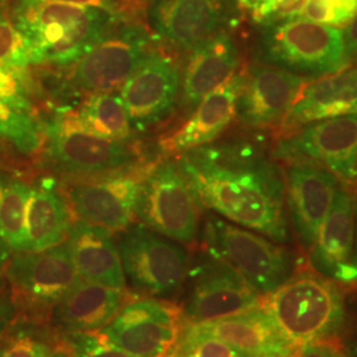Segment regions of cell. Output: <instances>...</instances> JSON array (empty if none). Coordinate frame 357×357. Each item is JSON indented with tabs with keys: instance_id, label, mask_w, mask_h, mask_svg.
Here are the masks:
<instances>
[{
	"instance_id": "6da1fadb",
	"label": "cell",
	"mask_w": 357,
	"mask_h": 357,
	"mask_svg": "<svg viewBox=\"0 0 357 357\" xmlns=\"http://www.w3.org/2000/svg\"><path fill=\"white\" fill-rule=\"evenodd\" d=\"M175 162L200 204L275 243L287 241L283 171L255 144H208Z\"/></svg>"
},
{
	"instance_id": "7a4b0ae2",
	"label": "cell",
	"mask_w": 357,
	"mask_h": 357,
	"mask_svg": "<svg viewBox=\"0 0 357 357\" xmlns=\"http://www.w3.org/2000/svg\"><path fill=\"white\" fill-rule=\"evenodd\" d=\"M13 24L31 43L38 64L70 66L123 22L97 8L57 0H15Z\"/></svg>"
},
{
	"instance_id": "3957f363",
	"label": "cell",
	"mask_w": 357,
	"mask_h": 357,
	"mask_svg": "<svg viewBox=\"0 0 357 357\" xmlns=\"http://www.w3.org/2000/svg\"><path fill=\"white\" fill-rule=\"evenodd\" d=\"M261 307L294 347L335 337L344 323V294L319 273L293 274Z\"/></svg>"
},
{
	"instance_id": "277c9868",
	"label": "cell",
	"mask_w": 357,
	"mask_h": 357,
	"mask_svg": "<svg viewBox=\"0 0 357 357\" xmlns=\"http://www.w3.org/2000/svg\"><path fill=\"white\" fill-rule=\"evenodd\" d=\"M160 158L94 176L65 178L60 190L78 221L107 230L123 231L137 216L142 187Z\"/></svg>"
},
{
	"instance_id": "5b68a950",
	"label": "cell",
	"mask_w": 357,
	"mask_h": 357,
	"mask_svg": "<svg viewBox=\"0 0 357 357\" xmlns=\"http://www.w3.org/2000/svg\"><path fill=\"white\" fill-rule=\"evenodd\" d=\"M262 63L302 77H324L349 66L343 31L294 17L268 24L261 36Z\"/></svg>"
},
{
	"instance_id": "8992f818",
	"label": "cell",
	"mask_w": 357,
	"mask_h": 357,
	"mask_svg": "<svg viewBox=\"0 0 357 357\" xmlns=\"http://www.w3.org/2000/svg\"><path fill=\"white\" fill-rule=\"evenodd\" d=\"M205 252L236 268L259 294L271 293L294 274L295 261L287 249L255 231L208 216Z\"/></svg>"
},
{
	"instance_id": "52a82bcc",
	"label": "cell",
	"mask_w": 357,
	"mask_h": 357,
	"mask_svg": "<svg viewBox=\"0 0 357 357\" xmlns=\"http://www.w3.org/2000/svg\"><path fill=\"white\" fill-rule=\"evenodd\" d=\"M118 252L130 289L149 296L178 293L188 275V255L184 248L143 224L122 231Z\"/></svg>"
},
{
	"instance_id": "ba28073f",
	"label": "cell",
	"mask_w": 357,
	"mask_h": 357,
	"mask_svg": "<svg viewBox=\"0 0 357 357\" xmlns=\"http://www.w3.org/2000/svg\"><path fill=\"white\" fill-rule=\"evenodd\" d=\"M200 206L176 162L160 158L142 187L137 217L158 234L191 245L199 231Z\"/></svg>"
},
{
	"instance_id": "9c48e42d",
	"label": "cell",
	"mask_w": 357,
	"mask_h": 357,
	"mask_svg": "<svg viewBox=\"0 0 357 357\" xmlns=\"http://www.w3.org/2000/svg\"><path fill=\"white\" fill-rule=\"evenodd\" d=\"M44 137L48 158L65 178L101 175L139 160L126 142L103 139L84 130L70 110L54 115Z\"/></svg>"
},
{
	"instance_id": "30bf717a",
	"label": "cell",
	"mask_w": 357,
	"mask_h": 357,
	"mask_svg": "<svg viewBox=\"0 0 357 357\" xmlns=\"http://www.w3.org/2000/svg\"><path fill=\"white\" fill-rule=\"evenodd\" d=\"M116 24L69 66L66 79L75 89L88 94L119 89L151 54V41L143 28Z\"/></svg>"
},
{
	"instance_id": "8fae6325",
	"label": "cell",
	"mask_w": 357,
	"mask_h": 357,
	"mask_svg": "<svg viewBox=\"0 0 357 357\" xmlns=\"http://www.w3.org/2000/svg\"><path fill=\"white\" fill-rule=\"evenodd\" d=\"M187 321L176 305L156 298L128 301L101 331L132 357H165L183 336Z\"/></svg>"
},
{
	"instance_id": "7c38bea8",
	"label": "cell",
	"mask_w": 357,
	"mask_h": 357,
	"mask_svg": "<svg viewBox=\"0 0 357 357\" xmlns=\"http://www.w3.org/2000/svg\"><path fill=\"white\" fill-rule=\"evenodd\" d=\"M4 274L15 301L38 320L81 281L66 241L41 252L15 253L4 266Z\"/></svg>"
},
{
	"instance_id": "4fadbf2b",
	"label": "cell",
	"mask_w": 357,
	"mask_h": 357,
	"mask_svg": "<svg viewBox=\"0 0 357 357\" xmlns=\"http://www.w3.org/2000/svg\"><path fill=\"white\" fill-rule=\"evenodd\" d=\"M274 156L326 168L337 180H357V114L306 123L278 142Z\"/></svg>"
},
{
	"instance_id": "5bb4252c",
	"label": "cell",
	"mask_w": 357,
	"mask_h": 357,
	"mask_svg": "<svg viewBox=\"0 0 357 357\" xmlns=\"http://www.w3.org/2000/svg\"><path fill=\"white\" fill-rule=\"evenodd\" d=\"M191 273L193 284L183 307L188 324H203L259 306V293L236 268L217 257L208 255Z\"/></svg>"
},
{
	"instance_id": "9a60e30c",
	"label": "cell",
	"mask_w": 357,
	"mask_h": 357,
	"mask_svg": "<svg viewBox=\"0 0 357 357\" xmlns=\"http://www.w3.org/2000/svg\"><path fill=\"white\" fill-rule=\"evenodd\" d=\"M181 72L174 57L153 51L119 88L132 128L151 126L165 118L176 102Z\"/></svg>"
},
{
	"instance_id": "2e32d148",
	"label": "cell",
	"mask_w": 357,
	"mask_h": 357,
	"mask_svg": "<svg viewBox=\"0 0 357 357\" xmlns=\"http://www.w3.org/2000/svg\"><path fill=\"white\" fill-rule=\"evenodd\" d=\"M305 79L306 77L274 65L262 63L250 66L243 73L236 118L248 128H270L282 123L306 85Z\"/></svg>"
},
{
	"instance_id": "e0dca14e",
	"label": "cell",
	"mask_w": 357,
	"mask_h": 357,
	"mask_svg": "<svg viewBox=\"0 0 357 357\" xmlns=\"http://www.w3.org/2000/svg\"><path fill=\"white\" fill-rule=\"evenodd\" d=\"M355 205L356 199L339 187L331 209L310 249V265L317 273L340 283H356L355 258Z\"/></svg>"
},
{
	"instance_id": "ac0fdd59",
	"label": "cell",
	"mask_w": 357,
	"mask_h": 357,
	"mask_svg": "<svg viewBox=\"0 0 357 357\" xmlns=\"http://www.w3.org/2000/svg\"><path fill=\"white\" fill-rule=\"evenodd\" d=\"M284 181L294 230L302 246L310 250L331 209L339 188L337 178L318 165L290 162Z\"/></svg>"
},
{
	"instance_id": "d6986e66",
	"label": "cell",
	"mask_w": 357,
	"mask_h": 357,
	"mask_svg": "<svg viewBox=\"0 0 357 357\" xmlns=\"http://www.w3.org/2000/svg\"><path fill=\"white\" fill-rule=\"evenodd\" d=\"M227 15V0H151L147 10L153 32L188 51L221 32Z\"/></svg>"
},
{
	"instance_id": "ffe728a7",
	"label": "cell",
	"mask_w": 357,
	"mask_h": 357,
	"mask_svg": "<svg viewBox=\"0 0 357 357\" xmlns=\"http://www.w3.org/2000/svg\"><path fill=\"white\" fill-rule=\"evenodd\" d=\"M243 86V73H236L197 103L185 123L159 142L160 153L178 156L208 146L229 128L237 116V103Z\"/></svg>"
},
{
	"instance_id": "44dd1931",
	"label": "cell",
	"mask_w": 357,
	"mask_h": 357,
	"mask_svg": "<svg viewBox=\"0 0 357 357\" xmlns=\"http://www.w3.org/2000/svg\"><path fill=\"white\" fill-rule=\"evenodd\" d=\"M349 114H357V66L305 85L281 125L290 132L306 123Z\"/></svg>"
},
{
	"instance_id": "7402d4cb",
	"label": "cell",
	"mask_w": 357,
	"mask_h": 357,
	"mask_svg": "<svg viewBox=\"0 0 357 357\" xmlns=\"http://www.w3.org/2000/svg\"><path fill=\"white\" fill-rule=\"evenodd\" d=\"M240 52L228 32L221 31L190 50L181 76V101L196 107L206 94L237 73Z\"/></svg>"
},
{
	"instance_id": "603a6c76",
	"label": "cell",
	"mask_w": 357,
	"mask_h": 357,
	"mask_svg": "<svg viewBox=\"0 0 357 357\" xmlns=\"http://www.w3.org/2000/svg\"><path fill=\"white\" fill-rule=\"evenodd\" d=\"M126 289H115L96 282L81 281L53 308L56 332L101 331L130 301Z\"/></svg>"
},
{
	"instance_id": "cb8c5ba5",
	"label": "cell",
	"mask_w": 357,
	"mask_h": 357,
	"mask_svg": "<svg viewBox=\"0 0 357 357\" xmlns=\"http://www.w3.org/2000/svg\"><path fill=\"white\" fill-rule=\"evenodd\" d=\"M196 326L248 357H286L294 348L261 306Z\"/></svg>"
},
{
	"instance_id": "d4e9b609",
	"label": "cell",
	"mask_w": 357,
	"mask_h": 357,
	"mask_svg": "<svg viewBox=\"0 0 357 357\" xmlns=\"http://www.w3.org/2000/svg\"><path fill=\"white\" fill-rule=\"evenodd\" d=\"M66 243L82 280L126 289L118 245L110 231L76 220L70 227Z\"/></svg>"
},
{
	"instance_id": "484cf974",
	"label": "cell",
	"mask_w": 357,
	"mask_h": 357,
	"mask_svg": "<svg viewBox=\"0 0 357 357\" xmlns=\"http://www.w3.org/2000/svg\"><path fill=\"white\" fill-rule=\"evenodd\" d=\"M72 211L64 193L52 181L31 188L26 211V252H41L65 243Z\"/></svg>"
},
{
	"instance_id": "4316f807",
	"label": "cell",
	"mask_w": 357,
	"mask_h": 357,
	"mask_svg": "<svg viewBox=\"0 0 357 357\" xmlns=\"http://www.w3.org/2000/svg\"><path fill=\"white\" fill-rule=\"evenodd\" d=\"M70 112L77 123L96 137L116 142H128L132 137L134 128L126 106L113 91L89 94Z\"/></svg>"
},
{
	"instance_id": "83f0119b",
	"label": "cell",
	"mask_w": 357,
	"mask_h": 357,
	"mask_svg": "<svg viewBox=\"0 0 357 357\" xmlns=\"http://www.w3.org/2000/svg\"><path fill=\"white\" fill-rule=\"evenodd\" d=\"M31 187L20 178L0 175V243L13 253L26 252V211Z\"/></svg>"
},
{
	"instance_id": "f1b7e54d",
	"label": "cell",
	"mask_w": 357,
	"mask_h": 357,
	"mask_svg": "<svg viewBox=\"0 0 357 357\" xmlns=\"http://www.w3.org/2000/svg\"><path fill=\"white\" fill-rule=\"evenodd\" d=\"M0 137L24 153H38L45 139L32 115L4 101H0Z\"/></svg>"
},
{
	"instance_id": "f546056e",
	"label": "cell",
	"mask_w": 357,
	"mask_h": 357,
	"mask_svg": "<svg viewBox=\"0 0 357 357\" xmlns=\"http://www.w3.org/2000/svg\"><path fill=\"white\" fill-rule=\"evenodd\" d=\"M57 347V333L24 324L0 340V357H51Z\"/></svg>"
},
{
	"instance_id": "4dcf8cb0",
	"label": "cell",
	"mask_w": 357,
	"mask_h": 357,
	"mask_svg": "<svg viewBox=\"0 0 357 357\" xmlns=\"http://www.w3.org/2000/svg\"><path fill=\"white\" fill-rule=\"evenodd\" d=\"M33 64L38 59L31 43L11 19L0 13V68L15 72Z\"/></svg>"
},
{
	"instance_id": "1f68e13d",
	"label": "cell",
	"mask_w": 357,
	"mask_h": 357,
	"mask_svg": "<svg viewBox=\"0 0 357 357\" xmlns=\"http://www.w3.org/2000/svg\"><path fill=\"white\" fill-rule=\"evenodd\" d=\"M57 348L65 357H132L112 343L102 331L57 332Z\"/></svg>"
},
{
	"instance_id": "d6a6232c",
	"label": "cell",
	"mask_w": 357,
	"mask_h": 357,
	"mask_svg": "<svg viewBox=\"0 0 357 357\" xmlns=\"http://www.w3.org/2000/svg\"><path fill=\"white\" fill-rule=\"evenodd\" d=\"M178 348L184 357H248L224 340L188 323Z\"/></svg>"
},
{
	"instance_id": "836d02e7",
	"label": "cell",
	"mask_w": 357,
	"mask_h": 357,
	"mask_svg": "<svg viewBox=\"0 0 357 357\" xmlns=\"http://www.w3.org/2000/svg\"><path fill=\"white\" fill-rule=\"evenodd\" d=\"M357 13V0H306L299 17L324 26H347Z\"/></svg>"
},
{
	"instance_id": "e575fe53",
	"label": "cell",
	"mask_w": 357,
	"mask_h": 357,
	"mask_svg": "<svg viewBox=\"0 0 357 357\" xmlns=\"http://www.w3.org/2000/svg\"><path fill=\"white\" fill-rule=\"evenodd\" d=\"M0 101L10 103L22 110H26L29 106L20 79L13 72L3 68H0Z\"/></svg>"
},
{
	"instance_id": "d590c367",
	"label": "cell",
	"mask_w": 357,
	"mask_h": 357,
	"mask_svg": "<svg viewBox=\"0 0 357 357\" xmlns=\"http://www.w3.org/2000/svg\"><path fill=\"white\" fill-rule=\"evenodd\" d=\"M57 1L97 8V10L110 13L112 16H114L119 20H125L126 10H128V4L125 3V0H57Z\"/></svg>"
},
{
	"instance_id": "8d00e7d4",
	"label": "cell",
	"mask_w": 357,
	"mask_h": 357,
	"mask_svg": "<svg viewBox=\"0 0 357 357\" xmlns=\"http://www.w3.org/2000/svg\"><path fill=\"white\" fill-rule=\"evenodd\" d=\"M286 357H344L340 351L333 345L326 344L323 342L306 343L294 347L293 351Z\"/></svg>"
},
{
	"instance_id": "74e56055",
	"label": "cell",
	"mask_w": 357,
	"mask_h": 357,
	"mask_svg": "<svg viewBox=\"0 0 357 357\" xmlns=\"http://www.w3.org/2000/svg\"><path fill=\"white\" fill-rule=\"evenodd\" d=\"M343 40H344L345 54L348 57L349 64L357 63V13L356 16L345 26Z\"/></svg>"
},
{
	"instance_id": "f35d334b",
	"label": "cell",
	"mask_w": 357,
	"mask_h": 357,
	"mask_svg": "<svg viewBox=\"0 0 357 357\" xmlns=\"http://www.w3.org/2000/svg\"><path fill=\"white\" fill-rule=\"evenodd\" d=\"M15 315V305L6 298H0V340L6 336Z\"/></svg>"
},
{
	"instance_id": "ab89813d",
	"label": "cell",
	"mask_w": 357,
	"mask_h": 357,
	"mask_svg": "<svg viewBox=\"0 0 357 357\" xmlns=\"http://www.w3.org/2000/svg\"><path fill=\"white\" fill-rule=\"evenodd\" d=\"M355 258L357 262V200L355 205Z\"/></svg>"
},
{
	"instance_id": "60d3db41",
	"label": "cell",
	"mask_w": 357,
	"mask_h": 357,
	"mask_svg": "<svg viewBox=\"0 0 357 357\" xmlns=\"http://www.w3.org/2000/svg\"><path fill=\"white\" fill-rule=\"evenodd\" d=\"M165 357H184V355L180 352V349H178V347L172 351V352H169L168 355H166Z\"/></svg>"
},
{
	"instance_id": "b9f144b4",
	"label": "cell",
	"mask_w": 357,
	"mask_h": 357,
	"mask_svg": "<svg viewBox=\"0 0 357 357\" xmlns=\"http://www.w3.org/2000/svg\"><path fill=\"white\" fill-rule=\"evenodd\" d=\"M8 4H10V0H0V13H6Z\"/></svg>"
},
{
	"instance_id": "7bdbcfd3",
	"label": "cell",
	"mask_w": 357,
	"mask_h": 357,
	"mask_svg": "<svg viewBox=\"0 0 357 357\" xmlns=\"http://www.w3.org/2000/svg\"><path fill=\"white\" fill-rule=\"evenodd\" d=\"M4 261H6V255L0 252V277H1V273L4 271V266H6Z\"/></svg>"
},
{
	"instance_id": "ee69618b",
	"label": "cell",
	"mask_w": 357,
	"mask_h": 357,
	"mask_svg": "<svg viewBox=\"0 0 357 357\" xmlns=\"http://www.w3.org/2000/svg\"><path fill=\"white\" fill-rule=\"evenodd\" d=\"M51 357H65V355L56 347V351L52 354Z\"/></svg>"
}]
</instances>
